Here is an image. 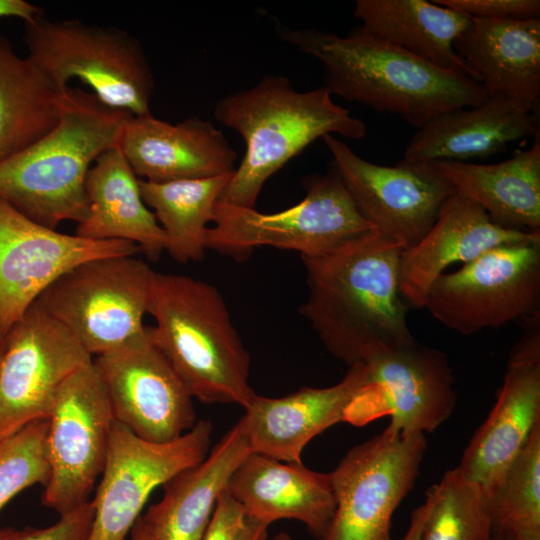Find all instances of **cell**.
Returning a JSON list of instances; mask_svg holds the SVG:
<instances>
[{
	"label": "cell",
	"mask_w": 540,
	"mask_h": 540,
	"mask_svg": "<svg viewBox=\"0 0 540 540\" xmlns=\"http://www.w3.org/2000/svg\"><path fill=\"white\" fill-rule=\"evenodd\" d=\"M433 3L470 18L492 20L539 19V0H434Z\"/></svg>",
	"instance_id": "obj_36"
},
{
	"label": "cell",
	"mask_w": 540,
	"mask_h": 540,
	"mask_svg": "<svg viewBox=\"0 0 540 540\" xmlns=\"http://www.w3.org/2000/svg\"><path fill=\"white\" fill-rule=\"evenodd\" d=\"M331 96L324 86L297 91L288 78L269 74L253 87L219 99L215 118L239 133L246 148L218 201L255 208L265 182L318 138L336 133L362 139L365 122Z\"/></svg>",
	"instance_id": "obj_4"
},
{
	"label": "cell",
	"mask_w": 540,
	"mask_h": 540,
	"mask_svg": "<svg viewBox=\"0 0 540 540\" xmlns=\"http://www.w3.org/2000/svg\"><path fill=\"white\" fill-rule=\"evenodd\" d=\"M88 209L76 235L93 240L134 243L156 262L166 249V235L144 203L139 179L125 159L119 143L102 153L85 182Z\"/></svg>",
	"instance_id": "obj_26"
},
{
	"label": "cell",
	"mask_w": 540,
	"mask_h": 540,
	"mask_svg": "<svg viewBox=\"0 0 540 540\" xmlns=\"http://www.w3.org/2000/svg\"><path fill=\"white\" fill-rule=\"evenodd\" d=\"M233 173L161 183L139 180L142 199L153 209L166 235L165 250L175 261L203 259L207 224Z\"/></svg>",
	"instance_id": "obj_30"
},
{
	"label": "cell",
	"mask_w": 540,
	"mask_h": 540,
	"mask_svg": "<svg viewBox=\"0 0 540 540\" xmlns=\"http://www.w3.org/2000/svg\"><path fill=\"white\" fill-rule=\"evenodd\" d=\"M130 534V540H154L147 524L142 517L136 521Z\"/></svg>",
	"instance_id": "obj_39"
},
{
	"label": "cell",
	"mask_w": 540,
	"mask_h": 540,
	"mask_svg": "<svg viewBox=\"0 0 540 540\" xmlns=\"http://www.w3.org/2000/svg\"><path fill=\"white\" fill-rule=\"evenodd\" d=\"M431 163L456 192L481 206L496 225L515 231L540 230L539 135L529 149L516 150L499 163Z\"/></svg>",
	"instance_id": "obj_27"
},
{
	"label": "cell",
	"mask_w": 540,
	"mask_h": 540,
	"mask_svg": "<svg viewBox=\"0 0 540 540\" xmlns=\"http://www.w3.org/2000/svg\"><path fill=\"white\" fill-rule=\"evenodd\" d=\"M212 424L199 420L179 438L144 440L114 420L105 465L96 489L87 540H125L154 489L202 461L208 454Z\"/></svg>",
	"instance_id": "obj_11"
},
{
	"label": "cell",
	"mask_w": 540,
	"mask_h": 540,
	"mask_svg": "<svg viewBox=\"0 0 540 540\" xmlns=\"http://www.w3.org/2000/svg\"><path fill=\"white\" fill-rule=\"evenodd\" d=\"M269 524L247 512L227 491L218 498L200 540H267Z\"/></svg>",
	"instance_id": "obj_34"
},
{
	"label": "cell",
	"mask_w": 540,
	"mask_h": 540,
	"mask_svg": "<svg viewBox=\"0 0 540 540\" xmlns=\"http://www.w3.org/2000/svg\"><path fill=\"white\" fill-rule=\"evenodd\" d=\"M492 540H515V539L509 534L494 533Z\"/></svg>",
	"instance_id": "obj_40"
},
{
	"label": "cell",
	"mask_w": 540,
	"mask_h": 540,
	"mask_svg": "<svg viewBox=\"0 0 540 540\" xmlns=\"http://www.w3.org/2000/svg\"><path fill=\"white\" fill-rule=\"evenodd\" d=\"M47 420L42 503L61 515L89 501L107 456L114 417L94 361L64 383Z\"/></svg>",
	"instance_id": "obj_12"
},
{
	"label": "cell",
	"mask_w": 540,
	"mask_h": 540,
	"mask_svg": "<svg viewBox=\"0 0 540 540\" xmlns=\"http://www.w3.org/2000/svg\"><path fill=\"white\" fill-rule=\"evenodd\" d=\"M3 347L4 346H0V362H1L2 354H3Z\"/></svg>",
	"instance_id": "obj_42"
},
{
	"label": "cell",
	"mask_w": 540,
	"mask_h": 540,
	"mask_svg": "<svg viewBox=\"0 0 540 540\" xmlns=\"http://www.w3.org/2000/svg\"><path fill=\"white\" fill-rule=\"evenodd\" d=\"M512 348L496 402L463 452L458 469L490 496L540 424V323Z\"/></svg>",
	"instance_id": "obj_18"
},
{
	"label": "cell",
	"mask_w": 540,
	"mask_h": 540,
	"mask_svg": "<svg viewBox=\"0 0 540 540\" xmlns=\"http://www.w3.org/2000/svg\"><path fill=\"white\" fill-rule=\"evenodd\" d=\"M424 434L382 433L352 447L330 472L336 508L322 540H392L396 508L416 483Z\"/></svg>",
	"instance_id": "obj_10"
},
{
	"label": "cell",
	"mask_w": 540,
	"mask_h": 540,
	"mask_svg": "<svg viewBox=\"0 0 540 540\" xmlns=\"http://www.w3.org/2000/svg\"><path fill=\"white\" fill-rule=\"evenodd\" d=\"M138 250L129 241L58 232L0 199V346L13 324L65 272L91 259L130 256Z\"/></svg>",
	"instance_id": "obj_17"
},
{
	"label": "cell",
	"mask_w": 540,
	"mask_h": 540,
	"mask_svg": "<svg viewBox=\"0 0 540 540\" xmlns=\"http://www.w3.org/2000/svg\"><path fill=\"white\" fill-rule=\"evenodd\" d=\"M152 274L134 255L95 258L65 272L35 302L96 357L143 332Z\"/></svg>",
	"instance_id": "obj_8"
},
{
	"label": "cell",
	"mask_w": 540,
	"mask_h": 540,
	"mask_svg": "<svg viewBox=\"0 0 540 540\" xmlns=\"http://www.w3.org/2000/svg\"><path fill=\"white\" fill-rule=\"evenodd\" d=\"M119 147L136 176L157 183L232 173L237 158L223 132L196 116L177 124L131 116Z\"/></svg>",
	"instance_id": "obj_20"
},
{
	"label": "cell",
	"mask_w": 540,
	"mask_h": 540,
	"mask_svg": "<svg viewBox=\"0 0 540 540\" xmlns=\"http://www.w3.org/2000/svg\"><path fill=\"white\" fill-rule=\"evenodd\" d=\"M92 355L36 302L9 330L0 362V441L48 419L56 396Z\"/></svg>",
	"instance_id": "obj_13"
},
{
	"label": "cell",
	"mask_w": 540,
	"mask_h": 540,
	"mask_svg": "<svg viewBox=\"0 0 540 540\" xmlns=\"http://www.w3.org/2000/svg\"><path fill=\"white\" fill-rule=\"evenodd\" d=\"M273 540H292L289 534L285 532L278 533Z\"/></svg>",
	"instance_id": "obj_41"
},
{
	"label": "cell",
	"mask_w": 540,
	"mask_h": 540,
	"mask_svg": "<svg viewBox=\"0 0 540 540\" xmlns=\"http://www.w3.org/2000/svg\"><path fill=\"white\" fill-rule=\"evenodd\" d=\"M147 313L156 323L150 326L155 344L193 398L244 409L252 402L250 355L215 286L153 271Z\"/></svg>",
	"instance_id": "obj_5"
},
{
	"label": "cell",
	"mask_w": 540,
	"mask_h": 540,
	"mask_svg": "<svg viewBox=\"0 0 540 540\" xmlns=\"http://www.w3.org/2000/svg\"><path fill=\"white\" fill-rule=\"evenodd\" d=\"M275 30L322 64L324 87L331 95L396 114L417 129L443 112L487 98L466 73L440 68L358 27L346 36L278 22Z\"/></svg>",
	"instance_id": "obj_2"
},
{
	"label": "cell",
	"mask_w": 540,
	"mask_h": 540,
	"mask_svg": "<svg viewBox=\"0 0 540 540\" xmlns=\"http://www.w3.org/2000/svg\"><path fill=\"white\" fill-rule=\"evenodd\" d=\"M322 139L362 217L405 249L423 238L456 192L431 162L402 159L383 166L363 159L331 134Z\"/></svg>",
	"instance_id": "obj_15"
},
{
	"label": "cell",
	"mask_w": 540,
	"mask_h": 540,
	"mask_svg": "<svg viewBox=\"0 0 540 540\" xmlns=\"http://www.w3.org/2000/svg\"><path fill=\"white\" fill-rule=\"evenodd\" d=\"M353 15L361 31L471 77L453 47L471 23L465 14L426 0H357Z\"/></svg>",
	"instance_id": "obj_28"
},
{
	"label": "cell",
	"mask_w": 540,
	"mask_h": 540,
	"mask_svg": "<svg viewBox=\"0 0 540 540\" xmlns=\"http://www.w3.org/2000/svg\"><path fill=\"white\" fill-rule=\"evenodd\" d=\"M364 365L366 380L345 422L363 425L389 416L386 428L407 438L435 431L453 413L454 377L442 351L416 341L376 354Z\"/></svg>",
	"instance_id": "obj_14"
},
{
	"label": "cell",
	"mask_w": 540,
	"mask_h": 540,
	"mask_svg": "<svg viewBox=\"0 0 540 540\" xmlns=\"http://www.w3.org/2000/svg\"><path fill=\"white\" fill-rule=\"evenodd\" d=\"M133 115L68 86L58 123L0 162V199L51 229L87 214L85 182L95 160L117 145Z\"/></svg>",
	"instance_id": "obj_3"
},
{
	"label": "cell",
	"mask_w": 540,
	"mask_h": 540,
	"mask_svg": "<svg viewBox=\"0 0 540 540\" xmlns=\"http://www.w3.org/2000/svg\"><path fill=\"white\" fill-rule=\"evenodd\" d=\"M31 58L55 83L77 78L104 104L133 116L149 114L154 77L137 38L125 30L79 20L24 22Z\"/></svg>",
	"instance_id": "obj_6"
},
{
	"label": "cell",
	"mask_w": 540,
	"mask_h": 540,
	"mask_svg": "<svg viewBox=\"0 0 540 540\" xmlns=\"http://www.w3.org/2000/svg\"><path fill=\"white\" fill-rule=\"evenodd\" d=\"M244 421L238 420L199 463L164 485L159 502L142 516L154 540H200L218 498L251 453Z\"/></svg>",
	"instance_id": "obj_24"
},
{
	"label": "cell",
	"mask_w": 540,
	"mask_h": 540,
	"mask_svg": "<svg viewBox=\"0 0 540 540\" xmlns=\"http://www.w3.org/2000/svg\"><path fill=\"white\" fill-rule=\"evenodd\" d=\"M47 429V419L35 421L0 441V511L23 490L47 484Z\"/></svg>",
	"instance_id": "obj_33"
},
{
	"label": "cell",
	"mask_w": 540,
	"mask_h": 540,
	"mask_svg": "<svg viewBox=\"0 0 540 540\" xmlns=\"http://www.w3.org/2000/svg\"><path fill=\"white\" fill-rule=\"evenodd\" d=\"M365 380L366 368L360 363L329 387H302L277 398L256 395L241 417L251 451L282 462H302V452L314 437L345 421Z\"/></svg>",
	"instance_id": "obj_21"
},
{
	"label": "cell",
	"mask_w": 540,
	"mask_h": 540,
	"mask_svg": "<svg viewBox=\"0 0 540 540\" xmlns=\"http://www.w3.org/2000/svg\"><path fill=\"white\" fill-rule=\"evenodd\" d=\"M423 308L462 335L539 315L540 244L501 245L441 274Z\"/></svg>",
	"instance_id": "obj_9"
},
{
	"label": "cell",
	"mask_w": 540,
	"mask_h": 540,
	"mask_svg": "<svg viewBox=\"0 0 540 540\" xmlns=\"http://www.w3.org/2000/svg\"><path fill=\"white\" fill-rule=\"evenodd\" d=\"M426 501L421 540H492L487 496L458 467L429 488Z\"/></svg>",
	"instance_id": "obj_31"
},
{
	"label": "cell",
	"mask_w": 540,
	"mask_h": 540,
	"mask_svg": "<svg viewBox=\"0 0 540 540\" xmlns=\"http://www.w3.org/2000/svg\"><path fill=\"white\" fill-rule=\"evenodd\" d=\"M453 47L487 97L532 113L540 96V19L471 18Z\"/></svg>",
	"instance_id": "obj_23"
},
{
	"label": "cell",
	"mask_w": 540,
	"mask_h": 540,
	"mask_svg": "<svg viewBox=\"0 0 540 540\" xmlns=\"http://www.w3.org/2000/svg\"><path fill=\"white\" fill-rule=\"evenodd\" d=\"M68 87L31 58L16 54L0 34V162L23 151L59 121Z\"/></svg>",
	"instance_id": "obj_29"
},
{
	"label": "cell",
	"mask_w": 540,
	"mask_h": 540,
	"mask_svg": "<svg viewBox=\"0 0 540 540\" xmlns=\"http://www.w3.org/2000/svg\"><path fill=\"white\" fill-rule=\"evenodd\" d=\"M537 134L531 112L510 99L487 97L479 105L432 118L413 135L403 159L425 163L485 159L511 142Z\"/></svg>",
	"instance_id": "obj_25"
},
{
	"label": "cell",
	"mask_w": 540,
	"mask_h": 540,
	"mask_svg": "<svg viewBox=\"0 0 540 540\" xmlns=\"http://www.w3.org/2000/svg\"><path fill=\"white\" fill-rule=\"evenodd\" d=\"M428 511L429 504L425 500V503L413 511L409 528L402 540H421L422 529Z\"/></svg>",
	"instance_id": "obj_38"
},
{
	"label": "cell",
	"mask_w": 540,
	"mask_h": 540,
	"mask_svg": "<svg viewBox=\"0 0 540 540\" xmlns=\"http://www.w3.org/2000/svg\"><path fill=\"white\" fill-rule=\"evenodd\" d=\"M405 247L373 230L317 257L301 256L308 296L299 311L349 367L415 343L399 290Z\"/></svg>",
	"instance_id": "obj_1"
},
{
	"label": "cell",
	"mask_w": 540,
	"mask_h": 540,
	"mask_svg": "<svg viewBox=\"0 0 540 540\" xmlns=\"http://www.w3.org/2000/svg\"><path fill=\"white\" fill-rule=\"evenodd\" d=\"M227 491L257 519L269 525L282 519L297 520L319 540L336 508L330 473L253 452L234 471Z\"/></svg>",
	"instance_id": "obj_22"
},
{
	"label": "cell",
	"mask_w": 540,
	"mask_h": 540,
	"mask_svg": "<svg viewBox=\"0 0 540 540\" xmlns=\"http://www.w3.org/2000/svg\"><path fill=\"white\" fill-rule=\"evenodd\" d=\"M38 15H43V10L24 0H0V19L4 17H17L24 22Z\"/></svg>",
	"instance_id": "obj_37"
},
{
	"label": "cell",
	"mask_w": 540,
	"mask_h": 540,
	"mask_svg": "<svg viewBox=\"0 0 540 540\" xmlns=\"http://www.w3.org/2000/svg\"><path fill=\"white\" fill-rule=\"evenodd\" d=\"M93 520L91 501L60 515L54 524L43 527H2L0 540H87Z\"/></svg>",
	"instance_id": "obj_35"
},
{
	"label": "cell",
	"mask_w": 540,
	"mask_h": 540,
	"mask_svg": "<svg viewBox=\"0 0 540 540\" xmlns=\"http://www.w3.org/2000/svg\"><path fill=\"white\" fill-rule=\"evenodd\" d=\"M517 243L540 244V230L504 229L481 206L455 192L423 238L402 252L400 294L408 306L423 308L430 286L450 265L466 264L492 248Z\"/></svg>",
	"instance_id": "obj_19"
},
{
	"label": "cell",
	"mask_w": 540,
	"mask_h": 540,
	"mask_svg": "<svg viewBox=\"0 0 540 540\" xmlns=\"http://www.w3.org/2000/svg\"><path fill=\"white\" fill-rule=\"evenodd\" d=\"M114 420L156 443L175 440L197 422L193 397L155 344L151 327L93 359Z\"/></svg>",
	"instance_id": "obj_16"
},
{
	"label": "cell",
	"mask_w": 540,
	"mask_h": 540,
	"mask_svg": "<svg viewBox=\"0 0 540 540\" xmlns=\"http://www.w3.org/2000/svg\"><path fill=\"white\" fill-rule=\"evenodd\" d=\"M305 187L302 201L276 213L218 201L214 226L206 231V249L239 261L259 246L317 257L375 230L360 214L332 163L326 173L308 176Z\"/></svg>",
	"instance_id": "obj_7"
},
{
	"label": "cell",
	"mask_w": 540,
	"mask_h": 540,
	"mask_svg": "<svg viewBox=\"0 0 540 540\" xmlns=\"http://www.w3.org/2000/svg\"><path fill=\"white\" fill-rule=\"evenodd\" d=\"M487 501L494 533L540 540V424Z\"/></svg>",
	"instance_id": "obj_32"
}]
</instances>
